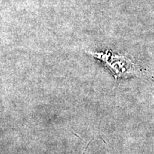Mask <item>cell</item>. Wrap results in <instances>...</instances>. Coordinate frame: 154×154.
Masks as SVG:
<instances>
[{
  "mask_svg": "<svg viewBox=\"0 0 154 154\" xmlns=\"http://www.w3.org/2000/svg\"><path fill=\"white\" fill-rule=\"evenodd\" d=\"M85 51L101 61L113 73L116 79L124 75V73L130 72L133 68V64L128 59L124 56L114 54L111 51Z\"/></svg>",
  "mask_w": 154,
  "mask_h": 154,
  "instance_id": "cell-1",
  "label": "cell"
}]
</instances>
